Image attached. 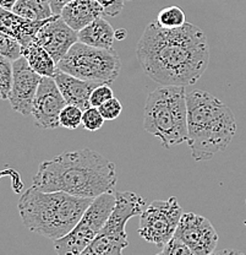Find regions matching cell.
Segmentation results:
<instances>
[{"mask_svg":"<svg viewBox=\"0 0 246 255\" xmlns=\"http://www.w3.org/2000/svg\"><path fill=\"white\" fill-rule=\"evenodd\" d=\"M136 54L144 73L161 86L195 85L210 63L205 33L189 22L178 28L151 22L137 43Z\"/></svg>","mask_w":246,"mask_h":255,"instance_id":"cell-1","label":"cell"},{"mask_svg":"<svg viewBox=\"0 0 246 255\" xmlns=\"http://www.w3.org/2000/svg\"><path fill=\"white\" fill-rule=\"evenodd\" d=\"M115 164L91 148L64 152L39 164L33 187L94 199L115 189Z\"/></svg>","mask_w":246,"mask_h":255,"instance_id":"cell-2","label":"cell"},{"mask_svg":"<svg viewBox=\"0 0 246 255\" xmlns=\"http://www.w3.org/2000/svg\"><path fill=\"white\" fill-rule=\"evenodd\" d=\"M187 100V145L195 161L212 159L237 134L234 113L216 96L194 90Z\"/></svg>","mask_w":246,"mask_h":255,"instance_id":"cell-3","label":"cell"},{"mask_svg":"<svg viewBox=\"0 0 246 255\" xmlns=\"http://www.w3.org/2000/svg\"><path fill=\"white\" fill-rule=\"evenodd\" d=\"M92 201L64 191H42L32 185L22 194L17 209L28 230L55 241L78 225Z\"/></svg>","mask_w":246,"mask_h":255,"instance_id":"cell-4","label":"cell"},{"mask_svg":"<svg viewBox=\"0 0 246 255\" xmlns=\"http://www.w3.org/2000/svg\"><path fill=\"white\" fill-rule=\"evenodd\" d=\"M185 86H161L148 94L144 128L164 148L187 141V100Z\"/></svg>","mask_w":246,"mask_h":255,"instance_id":"cell-5","label":"cell"},{"mask_svg":"<svg viewBox=\"0 0 246 255\" xmlns=\"http://www.w3.org/2000/svg\"><path fill=\"white\" fill-rule=\"evenodd\" d=\"M145 199L132 191H116L115 205L104 227L81 255H123L129 246L126 223L142 214Z\"/></svg>","mask_w":246,"mask_h":255,"instance_id":"cell-6","label":"cell"},{"mask_svg":"<svg viewBox=\"0 0 246 255\" xmlns=\"http://www.w3.org/2000/svg\"><path fill=\"white\" fill-rule=\"evenodd\" d=\"M64 73L99 84H113L119 76L121 62L114 49H103L76 42L57 64Z\"/></svg>","mask_w":246,"mask_h":255,"instance_id":"cell-7","label":"cell"},{"mask_svg":"<svg viewBox=\"0 0 246 255\" xmlns=\"http://www.w3.org/2000/svg\"><path fill=\"white\" fill-rule=\"evenodd\" d=\"M115 205V193H104L93 199L78 225L64 236L55 239L58 255H81L104 227Z\"/></svg>","mask_w":246,"mask_h":255,"instance_id":"cell-8","label":"cell"},{"mask_svg":"<svg viewBox=\"0 0 246 255\" xmlns=\"http://www.w3.org/2000/svg\"><path fill=\"white\" fill-rule=\"evenodd\" d=\"M182 209L175 196L168 200H155L140 215V237L151 244L163 247L175 235Z\"/></svg>","mask_w":246,"mask_h":255,"instance_id":"cell-9","label":"cell"},{"mask_svg":"<svg viewBox=\"0 0 246 255\" xmlns=\"http://www.w3.org/2000/svg\"><path fill=\"white\" fill-rule=\"evenodd\" d=\"M174 236L184 242L195 255L212 254L218 243V235L210 220L194 212L182 214Z\"/></svg>","mask_w":246,"mask_h":255,"instance_id":"cell-10","label":"cell"},{"mask_svg":"<svg viewBox=\"0 0 246 255\" xmlns=\"http://www.w3.org/2000/svg\"><path fill=\"white\" fill-rule=\"evenodd\" d=\"M14 78L9 102L11 108L22 116H31L37 90L43 76L37 74L23 57L12 62Z\"/></svg>","mask_w":246,"mask_h":255,"instance_id":"cell-11","label":"cell"},{"mask_svg":"<svg viewBox=\"0 0 246 255\" xmlns=\"http://www.w3.org/2000/svg\"><path fill=\"white\" fill-rule=\"evenodd\" d=\"M68 105L57 82L53 78H42L33 102L34 123L42 129H57L60 127L59 116Z\"/></svg>","mask_w":246,"mask_h":255,"instance_id":"cell-12","label":"cell"},{"mask_svg":"<svg viewBox=\"0 0 246 255\" xmlns=\"http://www.w3.org/2000/svg\"><path fill=\"white\" fill-rule=\"evenodd\" d=\"M36 39L58 64L70 48L79 42V36L78 32L63 20L62 16L53 15L48 22L38 31Z\"/></svg>","mask_w":246,"mask_h":255,"instance_id":"cell-13","label":"cell"},{"mask_svg":"<svg viewBox=\"0 0 246 255\" xmlns=\"http://www.w3.org/2000/svg\"><path fill=\"white\" fill-rule=\"evenodd\" d=\"M53 79L57 82L66 103L76 106V107L81 108L82 111L91 107L89 97H91L92 91L100 85L99 82L79 79L76 76L70 75V74L64 73L60 69H57Z\"/></svg>","mask_w":246,"mask_h":255,"instance_id":"cell-14","label":"cell"},{"mask_svg":"<svg viewBox=\"0 0 246 255\" xmlns=\"http://www.w3.org/2000/svg\"><path fill=\"white\" fill-rule=\"evenodd\" d=\"M49 20L50 17L39 21L28 20V18L21 17V16L15 14L12 10H7L0 6V31L5 32L12 38L16 39L21 44V47H25L31 42H33L37 38L38 31Z\"/></svg>","mask_w":246,"mask_h":255,"instance_id":"cell-15","label":"cell"},{"mask_svg":"<svg viewBox=\"0 0 246 255\" xmlns=\"http://www.w3.org/2000/svg\"><path fill=\"white\" fill-rule=\"evenodd\" d=\"M104 15L102 5L97 0H73L63 7L60 16L76 32Z\"/></svg>","mask_w":246,"mask_h":255,"instance_id":"cell-16","label":"cell"},{"mask_svg":"<svg viewBox=\"0 0 246 255\" xmlns=\"http://www.w3.org/2000/svg\"><path fill=\"white\" fill-rule=\"evenodd\" d=\"M79 42L87 46L112 49L115 41V30L103 17L97 18L78 32Z\"/></svg>","mask_w":246,"mask_h":255,"instance_id":"cell-17","label":"cell"},{"mask_svg":"<svg viewBox=\"0 0 246 255\" xmlns=\"http://www.w3.org/2000/svg\"><path fill=\"white\" fill-rule=\"evenodd\" d=\"M22 57L27 60L28 65L43 78H53L58 65L52 55L34 39L27 46L22 47Z\"/></svg>","mask_w":246,"mask_h":255,"instance_id":"cell-18","label":"cell"},{"mask_svg":"<svg viewBox=\"0 0 246 255\" xmlns=\"http://www.w3.org/2000/svg\"><path fill=\"white\" fill-rule=\"evenodd\" d=\"M12 11L28 20H46L53 16L49 0H17Z\"/></svg>","mask_w":246,"mask_h":255,"instance_id":"cell-19","label":"cell"},{"mask_svg":"<svg viewBox=\"0 0 246 255\" xmlns=\"http://www.w3.org/2000/svg\"><path fill=\"white\" fill-rule=\"evenodd\" d=\"M156 22L164 28H178L186 23V16L179 6H168L161 10Z\"/></svg>","mask_w":246,"mask_h":255,"instance_id":"cell-20","label":"cell"},{"mask_svg":"<svg viewBox=\"0 0 246 255\" xmlns=\"http://www.w3.org/2000/svg\"><path fill=\"white\" fill-rule=\"evenodd\" d=\"M12 78H14V66L11 60L0 57V100H9L11 92Z\"/></svg>","mask_w":246,"mask_h":255,"instance_id":"cell-21","label":"cell"},{"mask_svg":"<svg viewBox=\"0 0 246 255\" xmlns=\"http://www.w3.org/2000/svg\"><path fill=\"white\" fill-rule=\"evenodd\" d=\"M0 57L15 62L22 57V47L15 38L0 31Z\"/></svg>","mask_w":246,"mask_h":255,"instance_id":"cell-22","label":"cell"},{"mask_svg":"<svg viewBox=\"0 0 246 255\" xmlns=\"http://www.w3.org/2000/svg\"><path fill=\"white\" fill-rule=\"evenodd\" d=\"M82 114H83V111L81 108L76 107V106L66 105L63 108V111L60 112V126L69 130L78 129L80 124H82Z\"/></svg>","mask_w":246,"mask_h":255,"instance_id":"cell-23","label":"cell"},{"mask_svg":"<svg viewBox=\"0 0 246 255\" xmlns=\"http://www.w3.org/2000/svg\"><path fill=\"white\" fill-rule=\"evenodd\" d=\"M105 119L100 114L98 108L88 107L82 114V127L88 131H97L104 124Z\"/></svg>","mask_w":246,"mask_h":255,"instance_id":"cell-24","label":"cell"},{"mask_svg":"<svg viewBox=\"0 0 246 255\" xmlns=\"http://www.w3.org/2000/svg\"><path fill=\"white\" fill-rule=\"evenodd\" d=\"M113 97H114V95H113V90L110 89V85L100 84L92 91L91 97H89V105H91V107L98 108L103 103H105Z\"/></svg>","mask_w":246,"mask_h":255,"instance_id":"cell-25","label":"cell"},{"mask_svg":"<svg viewBox=\"0 0 246 255\" xmlns=\"http://www.w3.org/2000/svg\"><path fill=\"white\" fill-rule=\"evenodd\" d=\"M98 110L105 121H114L123 112V105L118 98L113 97L105 103H103L100 107H98Z\"/></svg>","mask_w":246,"mask_h":255,"instance_id":"cell-26","label":"cell"},{"mask_svg":"<svg viewBox=\"0 0 246 255\" xmlns=\"http://www.w3.org/2000/svg\"><path fill=\"white\" fill-rule=\"evenodd\" d=\"M163 255H195L194 252L180 239L174 236L165 246L163 247Z\"/></svg>","mask_w":246,"mask_h":255,"instance_id":"cell-27","label":"cell"},{"mask_svg":"<svg viewBox=\"0 0 246 255\" xmlns=\"http://www.w3.org/2000/svg\"><path fill=\"white\" fill-rule=\"evenodd\" d=\"M104 10V15L115 17L124 7V0H97Z\"/></svg>","mask_w":246,"mask_h":255,"instance_id":"cell-28","label":"cell"},{"mask_svg":"<svg viewBox=\"0 0 246 255\" xmlns=\"http://www.w3.org/2000/svg\"><path fill=\"white\" fill-rule=\"evenodd\" d=\"M73 1V0H49L50 7H52L53 15H60L63 7L65 6L68 2Z\"/></svg>","mask_w":246,"mask_h":255,"instance_id":"cell-29","label":"cell"},{"mask_svg":"<svg viewBox=\"0 0 246 255\" xmlns=\"http://www.w3.org/2000/svg\"><path fill=\"white\" fill-rule=\"evenodd\" d=\"M210 255H245V254L242 253V252L234 251V249H223V251L213 252V253Z\"/></svg>","mask_w":246,"mask_h":255,"instance_id":"cell-30","label":"cell"},{"mask_svg":"<svg viewBox=\"0 0 246 255\" xmlns=\"http://www.w3.org/2000/svg\"><path fill=\"white\" fill-rule=\"evenodd\" d=\"M16 1L17 0H0V6L5 7V9L7 10H11Z\"/></svg>","mask_w":246,"mask_h":255,"instance_id":"cell-31","label":"cell"},{"mask_svg":"<svg viewBox=\"0 0 246 255\" xmlns=\"http://www.w3.org/2000/svg\"><path fill=\"white\" fill-rule=\"evenodd\" d=\"M125 37H126V31L124 30V28H121V30H119V31H115V39L123 41Z\"/></svg>","mask_w":246,"mask_h":255,"instance_id":"cell-32","label":"cell"},{"mask_svg":"<svg viewBox=\"0 0 246 255\" xmlns=\"http://www.w3.org/2000/svg\"><path fill=\"white\" fill-rule=\"evenodd\" d=\"M157 255H163V254H162V253H161V254H157Z\"/></svg>","mask_w":246,"mask_h":255,"instance_id":"cell-33","label":"cell"},{"mask_svg":"<svg viewBox=\"0 0 246 255\" xmlns=\"http://www.w3.org/2000/svg\"><path fill=\"white\" fill-rule=\"evenodd\" d=\"M245 225H246V222H245Z\"/></svg>","mask_w":246,"mask_h":255,"instance_id":"cell-34","label":"cell"}]
</instances>
